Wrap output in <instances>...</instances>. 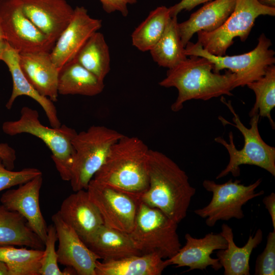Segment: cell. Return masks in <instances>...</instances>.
<instances>
[{
  "instance_id": "obj_1",
  "label": "cell",
  "mask_w": 275,
  "mask_h": 275,
  "mask_svg": "<svg viewBox=\"0 0 275 275\" xmlns=\"http://www.w3.org/2000/svg\"><path fill=\"white\" fill-rule=\"evenodd\" d=\"M149 186L140 201L159 209L179 223L187 215L196 189L184 171L171 158L150 149L148 157Z\"/></svg>"
},
{
  "instance_id": "obj_2",
  "label": "cell",
  "mask_w": 275,
  "mask_h": 275,
  "mask_svg": "<svg viewBox=\"0 0 275 275\" xmlns=\"http://www.w3.org/2000/svg\"><path fill=\"white\" fill-rule=\"evenodd\" d=\"M214 65L207 59L190 56L173 68L169 69L166 77L159 82L165 88L175 87L178 96L171 105L177 112L184 103L191 99L208 100L224 95L232 96L236 77L230 71L224 74L213 71Z\"/></svg>"
},
{
  "instance_id": "obj_3",
  "label": "cell",
  "mask_w": 275,
  "mask_h": 275,
  "mask_svg": "<svg viewBox=\"0 0 275 275\" xmlns=\"http://www.w3.org/2000/svg\"><path fill=\"white\" fill-rule=\"evenodd\" d=\"M149 150L140 138L123 135L112 146L92 179L140 200L149 186Z\"/></svg>"
},
{
  "instance_id": "obj_4",
  "label": "cell",
  "mask_w": 275,
  "mask_h": 275,
  "mask_svg": "<svg viewBox=\"0 0 275 275\" xmlns=\"http://www.w3.org/2000/svg\"><path fill=\"white\" fill-rule=\"evenodd\" d=\"M221 101L229 109L233 115L234 123L228 122L222 117L218 119L224 124H230L242 133L244 139V145L242 149H237L234 143L233 133H229V143L222 137L214 139L215 142L222 144L227 150L229 155V161L226 167L216 177V179L222 178L231 173L234 177L240 174V166L243 164L253 165L260 167L275 176V148L267 144L261 138L258 129L260 119L259 114L251 117L250 128L246 127L240 120L235 111L231 101H227L222 96Z\"/></svg>"
},
{
  "instance_id": "obj_5",
  "label": "cell",
  "mask_w": 275,
  "mask_h": 275,
  "mask_svg": "<svg viewBox=\"0 0 275 275\" xmlns=\"http://www.w3.org/2000/svg\"><path fill=\"white\" fill-rule=\"evenodd\" d=\"M2 130L9 135L28 133L41 139L50 149L62 179L70 181L74 153L72 141L77 133L75 129L65 125L57 128L45 126L41 123L37 110L24 106L21 109L20 118L5 122Z\"/></svg>"
},
{
  "instance_id": "obj_6",
  "label": "cell",
  "mask_w": 275,
  "mask_h": 275,
  "mask_svg": "<svg viewBox=\"0 0 275 275\" xmlns=\"http://www.w3.org/2000/svg\"><path fill=\"white\" fill-rule=\"evenodd\" d=\"M123 135L101 125H93L86 131L77 132L72 141L74 153L69 181L74 191L87 189L112 146Z\"/></svg>"
},
{
  "instance_id": "obj_7",
  "label": "cell",
  "mask_w": 275,
  "mask_h": 275,
  "mask_svg": "<svg viewBox=\"0 0 275 275\" xmlns=\"http://www.w3.org/2000/svg\"><path fill=\"white\" fill-rule=\"evenodd\" d=\"M178 224L159 209L140 201L134 224L128 235L142 254L154 253L169 259L181 247Z\"/></svg>"
},
{
  "instance_id": "obj_8",
  "label": "cell",
  "mask_w": 275,
  "mask_h": 275,
  "mask_svg": "<svg viewBox=\"0 0 275 275\" xmlns=\"http://www.w3.org/2000/svg\"><path fill=\"white\" fill-rule=\"evenodd\" d=\"M271 45L270 40L262 34L256 47L247 53L232 56H216L204 49L199 42L189 41L184 48V54L207 59L213 64L215 72L228 69L236 75V88L258 80L265 74L269 66L274 64L275 52L269 49Z\"/></svg>"
},
{
  "instance_id": "obj_9",
  "label": "cell",
  "mask_w": 275,
  "mask_h": 275,
  "mask_svg": "<svg viewBox=\"0 0 275 275\" xmlns=\"http://www.w3.org/2000/svg\"><path fill=\"white\" fill-rule=\"evenodd\" d=\"M260 15L274 16L275 8L264 6L258 0H236L233 11L223 24L212 32H197L198 42L211 54L226 55L235 38L242 42L246 40Z\"/></svg>"
},
{
  "instance_id": "obj_10",
  "label": "cell",
  "mask_w": 275,
  "mask_h": 275,
  "mask_svg": "<svg viewBox=\"0 0 275 275\" xmlns=\"http://www.w3.org/2000/svg\"><path fill=\"white\" fill-rule=\"evenodd\" d=\"M262 179L244 185L239 180L218 184L210 180H204L203 187L212 194L211 201L206 206L194 211L196 214L205 218L208 227H213L219 221H229L232 218L240 219L244 217L242 206L249 201L264 194L262 190L256 192L261 184Z\"/></svg>"
},
{
  "instance_id": "obj_11",
  "label": "cell",
  "mask_w": 275,
  "mask_h": 275,
  "mask_svg": "<svg viewBox=\"0 0 275 275\" xmlns=\"http://www.w3.org/2000/svg\"><path fill=\"white\" fill-rule=\"evenodd\" d=\"M0 26L7 43L18 53L50 52L54 46L25 16L18 0H0Z\"/></svg>"
},
{
  "instance_id": "obj_12",
  "label": "cell",
  "mask_w": 275,
  "mask_h": 275,
  "mask_svg": "<svg viewBox=\"0 0 275 275\" xmlns=\"http://www.w3.org/2000/svg\"><path fill=\"white\" fill-rule=\"evenodd\" d=\"M86 190L99 210L104 225L124 233H130L134 224L139 199L93 179Z\"/></svg>"
},
{
  "instance_id": "obj_13",
  "label": "cell",
  "mask_w": 275,
  "mask_h": 275,
  "mask_svg": "<svg viewBox=\"0 0 275 275\" xmlns=\"http://www.w3.org/2000/svg\"><path fill=\"white\" fill-rule=\"evenodd\" d=\"M101 26L102 20L91 17L84 7L74 9L71 20L49 52L52 62L60 71L75 60L88 39Z\"/></svg>"
},
{
  "instance_id": "obj_14",
  "label": "cell",
  "mask_w": 275,
  "mask_h": 275,
  "mask_svg": "<svg viewBox=\"0 0 275 275\" xmlns=\"http://www.w3.org/2000/svg\"><path fill=\"white\" fill-rule=\"evenodd\" d=\"M59 241L57 250L58 263L73 268L78 275H95L99 257L94 253L78 235L61 217L59 212L51 217Z\"/></svg>"
},
{
  "instance_id": "obj_15",
  "label": "cell",
  "mask_w": 275,
  "mask_h": 275,
  "mask_svg": "<svg viewBox=\"0 0 275 275\" xmlns=\"http://www.w3.org/2000/svg\"><path fill=\"white\" fill-rule=\"evenodd\" d=\"M42 183L41 174L19 185L17 188L5 192L1 197L0 201L7 209L22 215L44 243L47 227L39 203L40 191Z\"/></svg>"
},
{
  "instance_id": "obj_16",
  "label": "cell",
  "mask_w": 275,
  "mask_h": 275,
  "mask_svg": "<svg viewBox=\"0 0 275 275\" xmlns=\"http://www.w3.org/2000/svg\"><path fill=\"white\" fill-rule=\"evenodd\" d=\"M25 16L54 45L71 20L74 9L66 0H18Z\"/></svg>"
},
{
  "instance_id": "obj_17",
  "label": "cell",
  "mask_w": 275,
  "mask_h": 275,
  "mask_svg": "<svg viewBox=\"0 0 275 275\" xmlns=\"http://www.w3.org/2000/svg\"><path fill=\"white\" fill-rule=\"evenodd\" d=\"M185 244L172 257L167 259L169 265L188 267L189 270H204L210 266L215 271L222 268L218 259L211 257L214 251L225 249L227 242L219 233H209L201 238L185 235Z\"/></svg>"
},
{
  "instance_id": "obj_18",
  "label": "cell",
  "mask_w": 275,
  "mask_h": 275,
  "mask_svg": "<svg viewBox=\"0 0 275 275\" xmlns=\"http://www.w3.org/2000/svg\"><path fill=\"white\" fill-rule=\"evenodd\" d=\"M58 212L85 243L103 225L99 210L86 189L74 191L67 197Z\"/></svg>"
},
{
  "instance_id": "obj_19",
  "label": "cell",
  "mask_w": 275,
  "mask_h": 275,
  "mask_svg": "<svg viewBox=\"0 0 275 275\" xmlns=\"http://www.w3.org/2000/svg\"><path fill=\"white\" fill-rule=\"evenodd\" d=\"M49 52L19 53V62L23 74L34 88L53 102L59 96L60 71L52 62Z\"/></svg>"
},
{
  "instance_id": "obj_20",
  "label": "cell",
  "mask_w": 275,
  "mask_h": 275,
  "mask_svg": "<svg viewBox=\"0 0 275 275\" xmlns=\"http://www.w3.org/2000/svg\"><path fill=\"white\" fill-rule=\"evenodd\" d=\"M1 61L7 66L11 74L13 88L12 94L6 104L10 109L15 99L20 96H26L37 101L42 107L52 127H59L61 122L57 115L56 107L49 98L40 94L31 85L23 74L19 62V53L7 43L3 53Z\"/></svg>"
},
{
  "instance_id": "obj_21",
  "label": "cell",
  "mask_w": 275,
  "mask_h": 275,
  "mask_svg": "<svg viewBox=\"0 0 275 275\" xmlns=\"http://www.w3.org/2000/svg\"><path fill=\"white\" fill-rule=\"evenodd\" d=\"M236 0H214L192 13L186 21L178 23L182 43L185 48L193 36L199 31H213L226 21L234 10Z\"/></svg>"
},
{
  "instance_id": "obj_22",
  "label": "cell",
  "mask_w": 275,
  "mask_h": 275,
  "mask_svg": "<svg viewBox=\"0 0 275 275\" xmlns=\"http://www.w3.org/2000/svg\"><path fill=\"white\" fill-rule=\"evenodd\" d=\"M220 234L225 238L227 246L218 250L217 258L224 268V275H250V259L253 251L263 240V232L258 229L254 235H250L242 247L236 245L232 229L226 224L222 226Z\"/></svg>"
},
{
  "instance_id": "obj_23",
  "label": "cell",
  "mask_w": 275,
  "mask_h": 275,
  "mask_svg": "<svg viewBox=\"0 0 275 275\" xmlns=\"http://www.w3.org/2000/svg\"><path fill=\"white\" fill-rule=\"evenodd\" d=\"M154 253L135 255L116 260H97L95 275H160L168 266L163 260Z\"/></svg>"
},
{
  "instance_id": "obj_24",
  "label": "cell",
  "mask_w": 275,
  "mask_h": 275,
  "mask_svg": "<svg viewBox=\"0 0 275 275\" xmlns=\"http://www.w3.org/2000/svg\"><path fill=\"white\" fill-rule=\"evenodd\" d=\"M85 243L103 261L142 254L134 246L128 234L104 225Z\"/></svg>"
},
{
  "instance_id": "obj_25",
  "label": "cell",
  "mask_w": 275,
  "mask_h": 275,
  "mask_svg": "<svg viewBox=\"0 0 275 275\" xmlns=\"http://www.w3.org/2000/svg\"><path fill=\"white\" fill-rule=\"evenodd\" d=\"M25 246L43 250L44 243L19 213L0 205V246Z\"/></svg>"
},
{
  "instance_id": "obj_26",
  "label": "cell",
  "mask_w": 275,
  "mask_h": 275,
  "mask_svg": "<svg viewBox=\"0 0 275 275\" xmlns=\"http://www.w3.org/2000/svg\"><path fill=\"white\" fill-rule=\"evenodd\" d=\"M104 88L103 80L75 60L64 66L59 72V95L94 96L101 93Z\"/></svg>"
},
{
  "instance_id": "obj_27",
  "label": "cell",
  "mask_w": 275,
  "mask_h": 275,
  "mask_svg": "<svg viewBox=\"0 0 275 275\" xmlns=\"http://www.w3.org/2000/svg\"><path fill=\"white\" fill-rule=\"evenodd\" d=\"M178 24L177 17H171L162 35L150 50L153 60L160 66L171 69L187 58Z\"/></svg>"
},
{
  "instance_id": "obj_28",
  "label": "cell",
  "mask_w": 275,
  "mask_h": 275,
  "mask_svg": "<svg viewBox=\"0 0 275 275\" xmlns=\"http://www.w3.org/2000/svg\"><path fill=\"white\" fill-rule=\"evenodd\" d=\"M103 80L110 70V54L103 35L95 32L82 47L75 60Z\"/></svg>"
},
{
  "instance_id": "obj_29",
  "label": "cell",
  "mask_w": 275,
  "mask_h": 275,
  "mask_svg": "<svg viewBox=\"0 0 275 275\" xmlns=\"http://www.w3.org/2000/svg\"><path fill=\"white\" fill-rule=\"evenodd\" d=\"M171 17L169 8L164 6L151 11L132 33V45L140 51H150L162 35Z\"/></svg>"
},
{
  "instance_id": "obj_30",
  "label": "cell",
  "mask_w": 275,
  "mask_h": 275,
  "mask_svg": "<svg viewBox=\"0 0 275 275\" xmlns=\"http://www.w3.org/2000/svg\"><path fill=\"white\" fill-rule=\"evenodd\" d=\"M43 250L13 245L0 246V260L7 265L10 275H40Z\"/></svg>"
},
{
  "instance_id": "obj_31",
  "label": "cell",
  "mask_w": 275,
  "mask_h": 275,
  "mask_svg": "<svg viewBox=\"0 0 275 275\" xmlns=\"http://www.w3.org/2000/svg\"><path fill=\"white\" fill-rule=\"evenodd\" d=\"M246 86L254 91L256 97L254 105L249 113L250 117L259 114L260 118H267L272 128L274 129V122L271 117V111L275 106L274 64L268 67L262 77Z\"/></svg>"
},
{
  "instance_id": "obj_32",
  "label": "cell",
  "mask_w": 275,
  "mask_h": 275,
  "mask_svg": "<svg viewBox=\"0 0 275 275\" xmlns=\"http://www.w3.org/2000/svg\"><path fill=\"white\" fill-rule=\"evenodd\" d=\"M57 240L56 228L53 225H50L47 227L44 250L41 260L40 275H68L65 269L62 271L58 266V254L55 249Z\"/></svg>"
},
{
  "instance_id": "obj_33",
  "label": "cell",
  "mask_w": 275,
  "mask_h": 275,
  "mask_svg": "<svg viewBox=\"0 0 275 275\" xmlns=\"http://www.w3.org/2000/svg\"><path fill=\"white\" fill-rule=\"evenodd\" d=\"M41 174V171L35 168H25L18 171L10 170L6 168L0 158V191L22 184Z\"/></svg>"
},
{
  "instance_id": "obj_34",
  "label": "cell",
  "mask_w": 275,
  "mask_h": 275,
  "mask_svg": "<svg viewBox=\"0 0 275 275\" xmlns=\"http://www.w3.org/2000/svg\"><path fill=\"white\" fill-rule=\"evenodd\" d=\"M254 274H275V230L269 232L266 246L256 259Z\"/></svg>"
},
{
  "instance_id": "obj_35",
  "label": "cell",
  "mask_w": 275,
  "mask_h": 275,
  "mask_svg": "<svg viewBox=\"0 0 275 275\" xmlns=\"http://www.w3.org/2000/svg\"><path fill=\"white\" fill-rule=\"evenodd\" d=\"M103 10L107 13L119 11L124 16L128 15L127 6L136 3L137 0H99Z\"/></svg>"
},
{
  "instance_id": "obj_36",
  "label": "cell",
  "mask_w": 275,
  "mask_h": 275,
  "mask_svg": "<svg viewBox=\"0 0 275 275\" xmlns=\"http://www.w3.org/2000/svg\"><path fill=\"white\" fill-rule=\"evenodd\" d=\"M0 158L7 169L13 170L16 158V152L7 143H0Z\"/></svg>"
},
{
  "instance_id": "obj_37",
  "label": "cell",
  "mask_w": 275,
  "mask_h": 275,
  "mask_svg": "<svg viewBox=\"0 0 275 275\" xmlns=\"http://www.w3.org/2000/svg\"><path fill=\"white\" fill-rule=\"evenodd\" d=\"M212 0H181L178 3L169 8L171 17L177 16L182 11H190L201 4L207 3Z\"/></svg>"
},
{
  "instance_id": "obj_38",
  "label": "cell",
  "mask_w": 275,
  "mask_h": 275,
  "mask_svg": "<svg viewBox=\"0 0 275 275\" xmlns=\"http://www.w3.org/2000/svg\"><path fill=\"white\" fill-rule=\"evenodd\" d=\"M263 203L267 210L271 219L273 230H275V194L273 192L265 196L263 199Z\"/></svg>"
},
{
  "instance_id": "obj_39",
  "label": "cell",
  "mask_w": 275,
  "mask_h": 275,
  "mask_svg": "<svg viewBox=\"0 0 275 275\" xmlns=\"http://www.w3.org/2000/svg\"><path fill=\"white\" fill-rule=\"evenodd\" d=\"M7 42L5 39L4 34L0 26V61H1L3 53L7 46Z\"/></svg>"
},
{
  "instance_id": "obj_40",
  "label": "cell",
  "mask_w": 275,
  "mask_h": 275,
  "mask_svg": "<svg viewBox=\"0 0 275 275\" xmlns=\"http://www.w3.org/2000/svg\"><path fill=\"white\" fill-rule=\"evenodd\" d=\"M0 275H10L7 264L0 260Z\"/></svg>"
},
{
  "instance_id": "obj_41",
  "label": "cell",
  "mask_w": 275,
  "mask_h": 275,
  "mask_svg": "<svg viewBox=\"0 0 275 275\" xmlns=\"http://www.w3.org/2000/svg\"><path fill=\"white\" fill-rule=\"evenodd\" d=\"M258 1L264 6L275 8V0H258Z\"/></svg>"
}]
</instances>
